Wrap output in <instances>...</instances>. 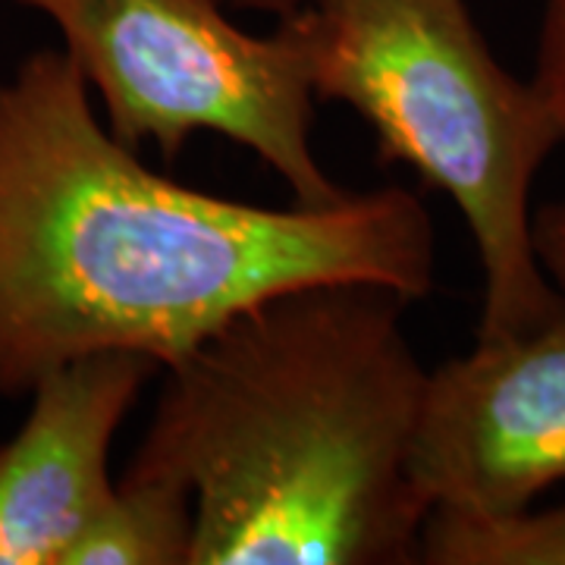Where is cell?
Returning a JSON list of instances; mask_svg holds the SVG:
<instances>
[{
    "label": "cell",
    "instance_id": "8fae6325",
    "mask_svg": "<svg viewBox=\"0 0 565 565\" xmlns=\"http://www.w3.org/2000/svg\"><path fill=\"white\" fill-rule=\"evenodd\" d=\"M233 7H252V10H277L282 0H226Z\"/></svg>",
    "mask_w": 565,
    "mask_h": 565
},
{
    "label": "cell",
    "instance_id": "30bf717a",
    "mask_svg": "<svg viewBox=\"0 0 565 565\" xmlns=\"http://www.w3.org/2000/svg\"><path fill=\"white\" fill-rule=\"evenodd\" d=\"M534 243L541 264L565 292V202H553L534 214Z\"/></svg>",
    "mask_w": 565,
    "mask_h": 565
},
{
    "label": "cell",
    "instance_id": "7a4b0ae2",
    "mask_svg": "<svg viewBox=\"0 0 565 565\" xmlns=\"http://www.w3.org/2000/svg\"><path fill=\"white\" fill-rule=\"evenodd\" d=\"M390 286L308 282L163 364L129 471L195 503L192 565L418 563L408 471L427 371Z\"/></svg>",
    "mask_w": 565,
    "mask_h": 565
},
{
    "label": "cell",
    "instance_id": "ba28073f",
    "mask_svg": "<svg viewBox=\"0 0 565 565\" xmlns=\"http://www.w3.org/2000/svg\"><path fill=\"white\" fill-rule=\"evenodd\" d=\"M427 565H565V503L493 519L430 512L418 544Z\"/></svg>",
    "mask_w": 565,
    "mask_h": 565
},
{
    "label": "cell",
    "instance_id": "6da1fadb",
    "mask_svg": "<svg viewBox=\"0 0 565 565\" xmlns=\"http://www.w3.org/2000/svg\"><path fill=\"white\" fill-rule=\"evenodd\" d=\"M437 280L434 223L403 185L327 204L236 202L145 167L63 47L0 79V393L95 352L170 364L248 305L308 282Z\"/></svg>",
    "mask_w": 565,
    "mask_h": 565
},
{
    "label": "cell",
    "instance_id": "52a82bcc",
    "mask_svg": "<svg viewBox=\"0 0 565 565\" xmlns=\"http://www.w3.org/2000/svg\"><path fill=\"white\" fill-rule=\"evenodd\" d=\"M195 503L167 475L122 471L63 565H192Z\"/></svg>",
    "mask_w": 565,
    "mask_h": 565
},
{
    "label": "cell",
    "instance_id": "277c9868",
    "mask_svg": "<svg viewBox=\"0 0 565 565\" xmlns=\"http://www.w3.org/2000/svg\"><path fill=\"white\" fill-rule=\"evenodd\" d=\"M57 25L63 51L104 102L110 132L167 158L199 132L255 151L296 204L345 195L323 170L315 88L292 41L243 32L223 0H20Z\"/></svg>",
    "mask_w": 565,
    "mask_h": 565
},
{
    "label": "cell",
    "instance_id": "5b68a950",
    "mask_svg": "<svg viewBox=\"0 0 565 565\" xmlns=\"http://www.w3.org/2000/svg\"><path fill=\"white\" fill-rule=\"evenodd\" d=\"M408 471L427 512L493 519L565 484V299L427 371Z\"/></svg>",
    "mask_w": 565,
    "mask_h": 565
},
{
    "label": "cell",
    "instance_id": "9c48e42d",
    "mask_svg": "<svg viewBox=\"0 0 565 565\" xmlns=\"http://www.w3.org/2000/svg\"><path fill=\"white\" fill-rule=\"evenodd\" d=\"M531 82L559 132V145H565V0H544Z\"/></svg>",
    "mask_w": 565,
    "mask_h": 565
},
{
    "label": "cell",
    "instance_id": "8992f818",
    "mask_svg": "<svg viewBox=\"0 0 565 565\" xmlns=\"http://www.w3.org/2000/svg\"><path fill=\"white\" fill-rule=\"evenodd\" d=\"M161 364L95 352L47 371L29 415L0 446V565H63L114 493L110 449Z\"/></svg>",
    "mask_w": 565,
    "mask_h": 565
},
{
    "label": "cell",
    "instance_id": "3957f363",
    "mask_svg": "<svg viewBox=\"0 0 565 565\" xmlns=\"http://www.w3.org/2000/svg\"><path fill=\"white\" fill-rule=\"evenodd\" d=\"M280 29L318 102L352 107L381 158L459 207L484 270L478 340L546 321L565 292L534 243L531 189L559 132L534 82L487 47L465 0H282Z\"/></svg>",
    "mask_w": 565,
    "mask_h": 565
}]
</instances>
